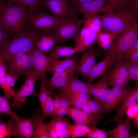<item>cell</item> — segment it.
Returning <instances> with one entry per match:
<instances>
[{
    "instance_id": "cell-40",
    "label": "cell",
    "mask_w": 138,
    "mask_h": 138,
    "mask_svg": "<svg viewBox=\"0 0 138 138\" xmlns=\"http://www.w3.org/2000/svg\"><path fill=\"white\" fill-rule=\"evenodd\" d=\"M107 82L106 77L104 75L99 80L93 84H90V93L93 96L94 99H96L97 98L100 89L103 84Z\"/></svg>"
},
{
    "instance_id": "cell-34",
    "label": "cell",
    "mask_w": 138,
    "mask_h": 138,
    "mask_svg": "<svg viewBox=\"0 0 138 138\" xmlns=\"http://www.w3.org/2000/svg\"><path fill=\"white\" fill-rule=\"evenodd\" d=\"M9 100L5 96H0V116L5 114L10 117L14 120L19 116L13 110Z\"/></svg>"
},
{
    "instance_id": "cell-57",
    "label": "cell",
    "mask_w": 138,
    "mask_h": 138,
    "mask_svg": "<svg viewBox=\"0 0 138 138\" xmlns=\"http://www.w3.org/2000/svg\"><path fill=\"white\" fill-rule=\"evenodd\" d=\"M4 26L0 16V29Z\"/></svg>"
},
{
    "instance_id": "cell-54",
    "label": "cell",
    "mask_w": 138,
    "mask_h": 138,
    "mask_svg": "<svg viewBox=\"0 0 138 138\" xmlns=\"http://www.w3.org/2000/svg\"><path fill=\"white\" fill-rule=\"evenodd\" d=\"M93 0H71V3L73 6Z\"/></svg>"
},
{
    "instance_id": "cell-12",
    "label": "cell",
    "mask_w": 138,
    "mask_h": 138,
    "mask_svg": "<svg viewBox=\"0 0 138 138\" xmlns=\"http://www.w3.org/2000/svg\"><path fill=\"white\" fill-rule=\"evenodd\" d=\"M129 90L127 84L110 89L103 107L104 111L108 112L116 109L122 102Z\"/></svg>"
},
{
    "instance_id": "cell-14",
    "label": "cell",
    "mask_w": 138,
    "mask_h": 138,
    "mask_svg": "<svg viewBox=\"0 0 138 138\" xmlns=\"http://www.w3.org/2000/svg\"><path fill=\"white\" fill-rule=\"evenodd\" d=\"M97 38V34L88 28L83 27L73 38L76 46L74 48L78 52L91 47Z\"/></svg>"
},
{
    "instance_id": "cell-9",
    "label": "cell",
    "mask_w": 138,
    "mask_h": 138,
    "mask_svg": "<svg viewBox=\"0 0 138 138\" xmlns=\"http://www.w3.org/2000/svg\"><path fill=\"white\" fill-rule=\"evenodd\" d=\"M31 52L33 58V71L38 80L44 83L47 80L46 75L48 69L57 60H53L49 55L38 50L35 45Z\"/></svg>"
},
{
    "instance_id": "cell-24",
    "label": "cell",
    "mask_w": 138,
    "mask_h": 138,
    "mask_svg": "<svg viewBox=\"0 0 138 138\" xmlns=\"http://www.w3.org/2000/svg\"><path fill=\"white\" fill-rule=\"evenodd\" d=\"M79 59V57L76 55L62 60H58L49 67L48 71L52 74L64 71L76 64Z\"/></svg>"
},
{
    "instance_id": "cell-50",
    "label": "cell",
    "mask_w": 138,
    "mask_h": 138,
    "mask_svg": "<svg viewBox=\"0 0 138 138\" xmlns=\"http://www.w3.org/2000/svg\"><path fill=\"white\" fill-rule=\"evenodd\" d=\"M69 108L61 107L54 112L53 117L68 115Z\"/></svg>"
},
{
    "instance_id": "cell-42",
    "label": "cell",
    "mask_w": 138,
    "mask_h": 138,
    "mask_svg": "<svg viewBox=\"0 0 138 138\" xmlns=\"http://www.w3.org/2000/svg\"><path fill=\"white\" fill-rule=\"evenodd\" d=\"M50 95H52L51 92L48 90L44 83L41 82L39 93L38 94H37L36 95L39 99L41 105L45 102Z\"/></svg>"
},
{
    "instance_id": "cell-6",
    "label": "cell",
    "mask_w": 138,
    "mask_h": 138,
    "mask_svg": "<svg viewBox=\"0 0 138 138\" xmlns=\"http://www.w3.org/2000/svg\"><path fill=\"white\" fill-rule=\"evenodd\" d=\"M4 61L7 73L14 75L18 79L34 69L33 58L31 50L13 55Z\"/></svg>"
},
{
    "instance_id": "cell-38",
    "label": "cell",
    "mask_w": 138,
    "mask_h": 138,
    "mask_svg": "<svg viewBox=\"0 0 138 138\" xmlns=\"http://www.w3.org/2000/svg\"><path fill=\"white\" fill-rule=\"evenodd\" d=\"M0 87L3 90L5 96L9 101L15 96L16 91L12 89L7 83L5 75L0 78Z\"/></svg>"
},
{
    "instance_id": "cell-22",
    "label": "cell",
    "mask_w": 138,
    "mask_h": 138,
    "mask_svg": "<svg viewBox=\"0 0 138 138\" xmlns=\"http://www.w3.org/2000/svg\"><path fill=\"white\" fill-rule=\"evenodd\" d=\"M52 120L59 138H68L71 137L74 124L70 123L66 119L61 116L53 117Z\"/></svg>"
},
{
    "instance_id": "cell-1",
    "label": "cell",
    "mask_w": 138,
    "mask_h": 138,
    "mask_svg": "<svg viewBox=\"0 0 138 138\" xmlns=\"http://www.w3.org/2000/svg\"><path fill=\"white\" fill-rule=\"evenodd\" d=\"M34 14L21 5L0 0V16L4 26L12 37L28 28L29 20Z\"/></svg>"
},
{
    "instance_id": "cell-32",
    "label": "cell",
    "mask_w": 138,
    "mask_h": 138,
    "mask_svg": "<svg viewBox=\"0 0 138 138\" xmlns=\"http://www.w3.org/2000/svg\"><path fill=\"white\" fill-rule=\"evenodd\" d=\"M86 112L99 117L104 111L102 106L96 99L91 98L81 108Z\"/></svg>"
},
{
    "instance_id": "cell-35",
    "label": "cell",
    "mask_w": 138,
    "mask_h": 138,
    "mask_svg": "<svg viewBox=\"0 0 138 138\" xmlns=\"http://www.w3.org/2000/svg\"><path fill=\"white\" fill-rule=\"evenodd\" d=\"M44 119L42 117L40 111L36 121L35 138H50L45 124L43 123Z\"/></svg>"
},
{
    "instance_id": "cell-11",
    "label": "cell",
    "mask_w": 138,
    "mask_h": 138,
    "mask_svg": "<svg viewBox=\"0 0 138 138\" xmlns=\"http://www.w3.org/2000/svg\"><path fill=\"white\" fill-rule=\"evenodd\" d=\"M40 109H37V112L31 117L22 118L19 116L15 122L18 138H35L36 121Z\"/></svg>"
},
{
    "instance_id": "cell-29",
    "label": "cell",
    "mask_w": 138,
    "mask_h": 138,
    "mask_svg": "<svg viewBox=\"0 0 138 138\" xmlns=\"http://www.w3.org/2000/svg\"><path fill=\"white\" fill-rule=\"evenodd\" d=\"M78 53L74 47L57 46L54 48L49 56L52 59L56 61L60 57H70Z\"/></svg>"
},
{
    "instance_id": "cell-27",
    "label": "cell",
    "mask_w": 138,
    "mask_h": 138,
    "mask_svg": "<svg viewBox=\"0 0 138 138\" xmlns=\"http://www.w3.org/2000/svg\"><path fill=\"white\" fill-rule=\"evenodd\" d=\"M12 136L18 137L15 121L12 119L7 122H5L0 116V138H8Z\"/></svg>"
},
{
    "instance_id": "cell-37",
    "label": "cell",
    "mask_w": 138,
    "mask_h": 138,
    "mask_svg": "<svg viewBox=\"0 0 138 138\" xmlns=\"http://www.w3.org/2000/svg\"><path fill=\"white\" fill-rule=\"evenodd\" d=\"M49 95L45 102L41 105L42 112V117L43 119L47 117H53L54 112L53 99Z\"/></svg>"
},
{
    "instance_id": "cell-26",
    "label": "cell",
    "mask_w": 138,
    "mask_h": 138,
    "mask_svg": "<svg viewBox=\"0 0 138 138\" xmlns=\"http://www.w3.org/2000/svg\"><path fill=\"white\" fill-rule=\"evenodd\" d=\"M83 27L88 28L97 33L102 29L101 21L100 15H97L84 14Z\"/></svg>"
},
{
    "instance_id": "cell-2",
    "label": "cell",
    "mask_w": 138,
    "mask_h": 138,
    "mask_svg": "<svg viewBox=\"0 0 138 138\" xmlns=\"http://www.w3.org/2000/svg\"><path fill=\"white\" fill-rule=\"evenodd\" d=\"M48 34L47 32L37 31L28 28L13 37L1 48L0 56L5 61L16 54L29 51L41 36Z\"/></svg>"
},
{
    "instance_id": "cell-16",
    "label": "cell",
    "mask_w": 138,
    "mask_h": 138,
    "mask_svg": "<svg viewBox=\"0 0 138 138\" xmlns=\"http://www.w3.org/2000/svg\"><path fill=\"white\" fill-rule=\"evenodd\" d=\"M97 53L96 51L92 48L84 52L78 63L76 65L75 72L86 77L94 65Z\"/></svg>"
},
{
    "instance_id": "cell-48",
    "label": "cell",
    "mask_w": 138,
    "mask_h": 138,
    "mask_svg": "<svg viewBox=\"0 0 138 138\" xmlns=\"http://www.w3.org/2000/svg\"><path fill=\"white\" fill-rule=\"evenodd\" d=\"M45 124L48 132L50 138H59L55 129L52 119L50 121Z\"/></svg>"
},
{
    "instance_id": "cell-39",
    "label": "cell",
    "mask_w": 138,
    "mask_h": 138,
    "mask_svg": "<svg viewBox=\"0 0 138 138\" xmlns=\"http://www.w3.org/2000/svg\"><path fill=\"white\" fill-rule=\"evenodd\" d=\"M88 133L85 137L89 138H107V134L103 130L97 128L95 125H91Z\"/></svg>"
},
{
    "instance_id": "cell-4",
    "label": "cell",
    "mask_w": 138,
    "mask_h": 138,
    "mask_svg": "<svg viewBox=\"0 0 138 138\" xmlns=\"http://www.w3.org/2000/svg\"><path fill=\"white\" fill-rule=\"evenodd\" d=\"M78 12L75 8L72 12L60 19L58 26L52 31L60 43L72 38L82 29L83 20L78 17Z\"/></svg>"
},
{
    "instance_id": "cell-19",
    "label": "cell",
    "mask_w": 138,
    "mask_h": 138,
    "mask_svg": "<svg viewBox=\"0 0 138 138\" xmlns=\"http://www.w3.org/2000/svg\"><path fill=\"white\" fill-rule=\"evenodd\" d=\"M67 116L73 119L75 124L95 125L99 122L102 119L101 116H95L86 112L82 109L73 107L69 108Z\"/></svg>"
},
{
    "instance_id": "cell-52",
    "label": "cell",
    "mask_w": 138,
    "mask_h": 138,
    "mask_svg": "<svg viewBox=\"0 0 138 138\" xmlns=\"http://www.w3.org/2000/svg\"><path fill=\"white\" fill-rule=\"evenodd\" d=\"M7 73L6 65L4 61L0 56V78Z\"/></svg>"
},
{
    "instance_id": "cell-46",
    "label": "cell",
    "mask_w": 138,
    "mask_h": 138,
    "mask_svg": "<svg viewBox=\"0 0 138 138\" xmlns=\"http://www.w3.org/2000/svg\"><path fill=\"white\" fill-rule=\"evenodd\" d=\"M123 57L131 62L138 64V52L134 51L130 48L125 52Z\"/></svg>"
},
{
    "instance_id": "cell-20",
    "label": "cell",
    "mask_w": 138,
    "mask_h": 138,
    "mask_svg": "<svg viewBox=\"0 0 138 138\" xmlns=\"http://www.w3.org/2000/svg\"><path fill=\"white\" fill-rule=\"evenodd\" d=\"M138 101V82H136L135 86L131 90H130L127 95L122 102V104L117 116L112 119L106 122L110 123L113 121H116L118 123L122 120L126 109L137 103Z\"/></svg>"
},
{
    "instance_id": "cell-7",
    "label": "cell",
    "mask_w": 138,
    "mask_h": 138,
    "mask_svg": "<svg viewBox=\"0 0 138 138\" xmlns=\"http://www.w3.org/2000/svg\"><path fill=\"white\" fill-rule=\"evenodd\" d=\"M26 80L24 84L18 90L15 91V94L11 102L12 107L20 108L27 103L26 97L32 94L36 95L34 91V84L38 80L33 70L27 73L24 75Z\"/></svg>"
},
{
    "instance_id": "cell-5",
    "label": "cell",
    "mask_w": 138,
    "mask_h": 138,
    "mask_svg": "<svg viewBox=\"0 0 138 138\" xmlns=\"http://www.w3.org/2000/svg\"><path fill=\"white\" fill-rule=\"evenodd\" d=\"M108 50L112 52L115 56L116 62L122 59L125 52L130 49L138 40V21H135L130 27L116 37Z\"/></svg>"
},
{
    "instance_id": "cell-25",
    "label": "cell",
    "mask_w": 138,
    "mask_h": 138,
    "mask_svg": "<svg viewBox=\"0 0 138 138\" xmlns=\"http://www.w3.org/2000/svg\"><path fill=\"white\" fill-rule=\"evenodd\" d=\"M12 4H17L24 7L29 12L36 14L41 11L42 0H3Z\"/></svg>"
},
{
    "instance_id": "cell-51",
    "label": "cell",
    "mask_w": 138,
    "mask_h": 138,
    "mask_svg": "<svg viewBox=\"0 0 138 138\" xmlns=\"http://www.w3.org/2000/svg\"><path fill=\"white\" fill-rule=\"evenodd\" d=\"M58 96L60 99L61 107L67 108H70L71 104L68 98L64 96Z\"/></svg>"
},
{
    "instance_id": "cell-8",
    "label": "cell",
    "mask_w": 138,
    "mask_h": 138,
    "mask_svg": "<svg viewBox=\"0 0 138 138\" xmlns=\"http://www.w3.org/2000/svg\"><path fill=\"white\" fill-rule=\"evenodd\" d=\"M60 19L42 11L34 14L30 18L28 27L39 32L45 31L49 33L59 25Z\"/></svg>"
},
{
    "instance_id": "cell-55",
    "label": "cell",
    "mask_w": 138,
    "mask_h": 138,
    "mask_svg": "<svg viewBox=\"0 0 138 138\" xmlns=\"http://www.w3.org/2000/svg\"><path fill=\"white\" fill-rule=\"evenodd\" d=\"M129 9L138 12V0H132V4Z\"/></svg>"
},
{
    "instance_id": "cell-18",
    "label": "cell",
    "mask_w": 138,
    "mask_h": 138,
    "mask_svg": "<svg viewBox=\"0 0 138 138\" xmlns=\"http://www.w3.org/2000/svg\"><path fill=\"white\" fill-rule=\"evenodd\" d=\"M116 62L115 56L113 52L108 50V52L104 59L100 62L94 65L87 77L88 83L91 84L96 78L104 73Z\"/></svg>"
},
{
    "instance_id": "cell-10",
    "label": "cell",
    "mask_w": 138,
    "mask_h": 138,
    "mask_svg": "<svg viewBox=\"0 0 138 138\" xmlns=\"http://www.w3.org/2000/svg\"><path fill=\"white\" fill-rule=\"evenodd\" d=\"M73 7L83 14L98 15L99 13L119 10L112 6L107 0H94Z\"/></svg>"
},
{
    "instance_id": "cell-15",
    "label": "cell",
    "mask_w": 138,
    "mask_h": 138,
    "mask_svg": "<svg viewBox=\"0 0 138 138\" xmlns=\"http://www.w3.org/2000/svg\"><path fill=\"white\" fill-rule=\"evenodd\" d=\"M43 6L49 8L54 16L61 19L75 8L68 0H42Z\"/></svg>"
},
{
    "instance_id": "cell-41",
    "label": "cell",
    "mask_w": 138,
    "mask_h": 138,
    "mask_svg": "<svg viewBox=\"0 0 138 138\" xmlns=\"http://www.w3.org/2000/svg\"><path fill=\"white\" fill-rule=\"evenodd\" d=\"M107 0L112 6L119 10L129 9L132 2V0Z\"/></svg>"
},
{
    "instance_id": "cell-58",
    "label": "cell",
    "mask_w": 138,
    "mask_h": 138,
    "mask_svg": "<svg viewBox=\"0 0 138 138\" xmlns=\"http://www.w3.org/2000/svg\"><path fill=\"white\" fill-rule=\"evenodd\" d=\"M135 120L136 122V124H138V115L136 117L135 119Z\"/></svg>"
},
{
    "instance_id": "cell-47",
    "label": "cell",
    "mask_w": 138,
    "mask_h": 138,
    "mask_svg": "<svg viewBox=\"0 0 138 138\" xmlns=\"http://www.w3.org/2000/svg\"><path fill=\"white\" fill-rule=\"evenodd\" d=\"M125 112L129 119H135L138 115V103H136L128 108Z\"/></svg>"
},
{
    "instance_id": "cell-43",
    "label": "cell",
    "mask_w": 138,
    "mask_h": 138,
    "mask_svg": "<svg viewBox=\"0 0 138 138\" xmlns=\"http://www.w3.org/2000/svg\"><path fill=\"white\" fill-rule=\"evenodd\" d=\"M108 86L107 82L103 84L100 89L98 96L96 99L102 107L110 89L108 87Z\"/></svg>"
},
{
    "instance_id": "cell-44",
    "label": "cell",
    "mask_w": 138,
    "mask_h": 138,
    "mask_svg": "<svg viewBox=\"0 0 138 138\" xmlns=\"http://www.w3.org/2000/svg\"><path fill=\"white\" fill-rule=\"evenodd\" d=\"M11 37L4 26L0 29V50L11 39Z\"/></svg>"
},
{
    "instance_id": "cell-23",
    "label": "cell",
    "mask_w": 138,
    "mask_h": 138,
    "mask_svg": "<svg viewBox=\"0 0 138 138\" xmlns=\"http://www.w3.org/2000/svg\"><path fill=\"white\" fill-rule=\"evenodd\" d=\"M118 124L114 129L107 132L109 135V138H129L130 137V130L131 127L129 120L126 119L118 122Z\"/></svg>"
},
{
    "instance_id": "cell-3",
    "label": "cell",
    "mask_w": 138,
    "mask_h": 138,
    "mask_svg": "<svg viewBox=\"0 0 138 138\" xmlns=\"http://www.w3.org/2000/svg\"><path fill=\"white\" fill-rule=\"evenodd\" d=\"M100 16L101 30L118 36L138 20V12L129 9L108 12Z\"/></svg>"
},
{
    "instance_id": "cell-36",
    "label": "cell",
    "mask_w": 138,
    "mask_h": 138,
    "mask_svg": "<svg viewBox=\"0 0 138 138\" xmlns=\"http://www.w3.org/2000/svg\"><path fill=\"white\" fill-rule=\"evenodd\" d=\"M90 126L82 124H74L72 130L71 137L76 138L85 137L90 130Z\"/></svg>"
},
{
    "instance_id": "cell-17",
    "label": "cell",
    "mask_w": 138,
    "mask_h": 138,
    "mask_svg": "<svg viewBox=\"0 0 138 138\" xmlns=\"http://www.w3.org/2000/svg\"><path fill=\"white\" fill-rule=\"evenodd\" d=\"M90 84L83 82L77 78L73 77L67 84L60 88L57 93V96L68 97L71 95L78 92L90 95Z\"/></svg>"
},
{
    "instance_id": "cell-56",
    "label": "cell",
    "mask_w": 138,
    "mask_h": 138,
    "mask_svg": "<svg viewBox=\"0 0 138 138\" xmlns=\"http://www.w3.org/2000/svg\"><path fill=\"white\" fill-rule=\"evenodd\" d=\"M131 49L134 51L138 52V40L134 43Z\"/></svg>"
},
{
    "instance_id": "cell-31",
    "label": "cell",
    "mask_w": 138,
    "mask_h": 138,
    "mask_svg": "<svg viewBox=\"0 0 138 138\" xmlns=\"http://www.w3.org/2000/svg\"><path fill=\"white\" fill-rule=\"evenodd\" d=\"M69 99L73 107L81 109L91 98V95L81 92H77L70 95Z\"/></svg>"
},
{
    "instance_id": "cell-21",
    "label": "cell",
    "mask_w": 138,
    "mask_h": 138,
    "mask_svg": "<svg viewBox=\"0 0 138 138\" xmlns=\"http://www.w3.org/2000/svg\"><path fill=\"white\" fill-rule=\"evenodd\" d=\"M57 42H59V40L55 34H43L39 38L35 46L43 52L50 53Z\"/></svg>"
},
{
    "instance_id": "cell-53",
    "label": "cell",
    "mask_w": 138,
    "mask_h": 138,
    "mask_svg": "<svg viewBox=\"0 0 138 138\" xmlns=\"http://www.w3.org/2000/svg\"><path fill=\"white\" fill-rule=\"evenodd\" d=\"M54 96L55 97L54 99H53L54 112L61 107V105L60 99L59 97L54 93Z\"/></svg>"
},
{
    "instance_id": "cell-49",
    "label": "cell",
    "mask_w": 138,
    "mask_h": 138,
    "mask_svg": "<svg viewBox=\"0 0 138 138\" xmlns=\"http://www.w3.org/2000/svg\"><path fill=\"white\" fill-rule=\"evenodd\" d=\"M5 77L6 82L11 89L15 90V83L18 79L15 76L10 73H7Z\"/></svg>"
},
{
    "instance_id": "cell-45",
    "label": "cell",
    "mask_w": 138,
    "mask_h": 138,
    "mask_svg": "<svg viewBox=\"0 0 138 138\" xmlns=\"http://www.w3.org/2000/svg\"><path fill=\"white\" fill-rule=\"evenodd\" d=\"M129 71L130 80L138 81V64L130 62Z\"/></svg>"
},
{
    "instance_id": "cell-13",
    "label": "cell",
    "mask_w": 138,
    "mask_h": 138,
    "mask_svg": "<svg viewBox=\"0 0 138 138\" xmlns=\"http://www.w3.org/2000/svg\"><path fill=\"white\" fill-rule=\"evenodd\" d=\"M76 64L66 70L60 72L53 73L50 79L44 83L52 95H54V89L57 88H61L67 84L72 79L75 72Z\"/></svg>"
},
{
    "instance_id": "cell-33",
    "label": "cell",
    "mask_w": 138,
    "mask_h": 138,
    "mask_svg": "<svg viewBox=\"0 0 138 138\" xmlns=\"http://www.w3.org/2000/svg\"><path fill=\"white\" fill-rule=\"evenodd\" d=\"M130 62L128 59L123 57L115 63L116 64L115 66L110 70L130 80L129 71Z\"/></svg>"
},
{
    "instance_id": "cell-30",
    "label": "cell",
    "mask_w": 138,
    "mask_h": 138,
    "mask_svg": "<svg viewBox=\"0 0 138 138\" xmlns=\"http://www.w3.org/2000/svg\"><path fill=\"white\" fill-rule=\"evenodd\" d=\"M104 75L108 86L113 87L126 85L130 80L110 70Z\"/></svg>"
},
{
    "instance_id": "cell-28",
    "label": "cell",
    "mask_w": 138,
    "mask_h": 138,
    "mask_svg": "<svg viewBox=\"0 0 138 138\" xmlns=\"http://www.w3.org/2000/svg\"><path fill=\"white\" fill-rule=\"evenodd\" d=\"M97 34L96 40L97 44L101 48L105 50H108L111 48L113 42V40L117 36L102 30Z\"/></svg>"
}]
</instances>
